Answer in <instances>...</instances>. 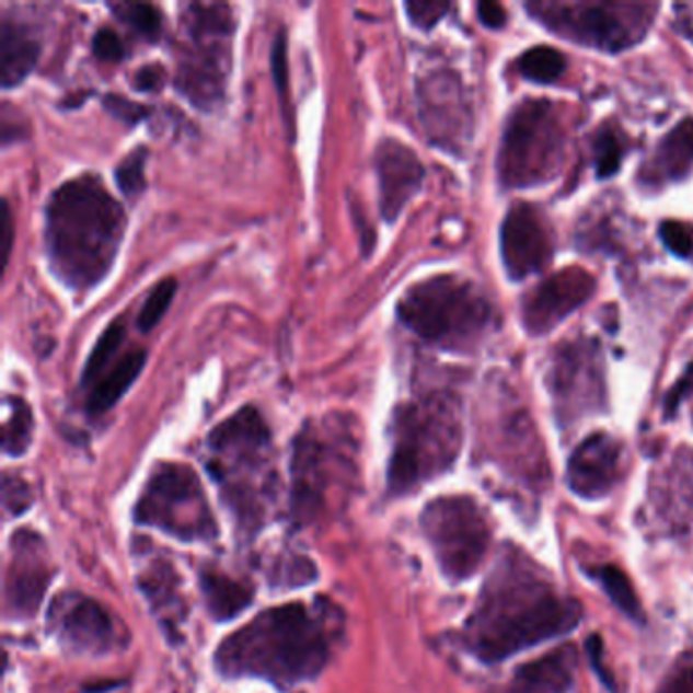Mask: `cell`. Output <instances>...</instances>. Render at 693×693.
<instances>
[{"label":"cell","mask_w":693,"mask_h":693,"mask_svg":"<svg viewBox=\"0 0 693 693\" xmlns=\"http://www.w3.org/2000/svg\"><path fill=\"white\" fill-rule=\"evenodd\" d=\"M342 635L340 609L332 602L285 604L224 638L213 666L224 678H258L289 690L322 673Z\"/></svg>","instance_id":"obj_1"},{"label":"cell","mask_w":693,"mask_h":693,"mask_svg":"<svg viewBox=\"0 0 693 693\" xmlns=\"http://www.w3.org/2000/svg\"><path fill=\"white\" fill-rule=\"evenodd\" d=\"M127 216L100 175L59 185L45 206V249L57 279L85 293L111 273Z\"/></svg>","instance_id":"obj_2"},{"label":"cell","mask_w":693,"mask_h":693,"mask_svg":"<svg viewBox=\"0 0 693 693\" xmlns=\"http://www.w3.org/2000/svg\"><path fill=\"white\" fill-rule=\"evenodd\" d=\"M580 614L578 602L557 594L529 564L509 559L482 592L466 626L467 645L482 661L495 663L541 640L566 635Z\"/></svg>","instance_id":"obj_3"},{"label":"cell","mask_w":693,"mask_h":693,"mask_svg":"<svg viewBox=\"0 0 693 693\" xmlns=\"http://www.w3.org/2000/svg\"><path fill=\"white\" fill-rule=\"evenodd\" d=\"M206 467L239 531L253 538L269 517L277 493L270 431L263 415L246 405L216 425L206 439Z\"/></svg>","instance_id":"obj_4"},{"label":"cell","mask_w":693,"mask_h":693,"mask_svg":"<svg viewBox=\"0 0 693 693\" xmlns=\"http://www.w3.org/2000/svg\"><path fill=\"white\" fill-rule=\"evenodd\" d=\"M389 493L405 495L452 466L460 441V417L450 396L427 395L403 403L393 415Z\"/></svg>","instance_id":"obj_5"},{"label":"cell","mask_w":693,"mask_h":693,"mask_svg":"<svg viewBox=\"0 0 693 693\" xmlns=\"http://www.w3.org/2000/svg\"><path fill=\"white\" fill-rule=\"evenodd\" d=\"M293 498L299 523H310L344 503L358 478V439L344 421L308 424L293 443Z\"/></svg>","instance_id":"obj_6"},{"label":"cell","mask_w":693,"mask_h":693,"mask_svg":"<svg viewBox=\"0 0 693 693\" xmlns=\"http://www.w3.org/2000/svg\"><path fill=\"white\" fill-rule=\"evenodd\" d=\"M396 317L421 340L446 350H467L490 324V305L481 291L453 275L409 287L396 303Z\"/></svg>","instance_id":"obj_7"},{"label":"cell","mask_w":693,"mask_h":693,"mask_svg":"<svg viewBox=\"0 0 693 693\" xmlns=\"http://www.w3.org/2000/svg\"><path fill=\"white\" fill-rule=\"evenodd\" d=\"M232 37V7L224 2H189L182 7L175 88L201 111H212L224 100Z\"/></svg>","instance_id":"obj_8"},{"label":"cell","mask_w":693,"mask_h":693,"mask_svg":"<svg viewBox=\"0 0 693 693\" xmlns=\"http://www.w3.org/2000/svg\"><path fill=\"white\" fill-rule=\"evenodd\" d=\"M135 519L185 543H210L218 538V523L204 486L185 464L165 462L153 470L135 507Z\"/></svg>","instance_id":"obj_9"},{"label":"cell","mask_w":693,"mask_h":693,"mask_svg":"<svg viewBox=\"0 0 693 693\" xmlns=\"http://www.w3.org/2000/svg\"><path fill=\"white\" fill-rule=\"evenodd\" d=\"M564 132L547 102H524L510 118L498 173L510 187L541 184L552 177L562 161Z\"/></svg>","instance_id":"obj_10"},{"label":"cell","mask_w":693,"mask_h":693,"mask_svg":"<svg viewBox=\"0 0 693 693\" xmlns=\"http://www.w3.org/2000/svg\"><path fill=\"white\" fill-rule=\"evenodd\" d=\"M425 538L450 580H467L490 545V527L481 507L467 496H443L421 515Z\"/></svg>","instance_id":"obj_11"},{"label":"cell","mask_w":693,"mask_h":693,"mask_svg":"<svg viewBox=\"0 0 693 693\" xmlns=\"http://www.w3.org/2000/svg\"><path fill=\"white\" fill-rule=\"evenodd\" d=\"M47 623L57 640L78 655L102 657L125 647L113 616L84 594L57 596Z\"/></svg>","instance_id":"obj_12"},{"label":"cell","mask_w":693,"mask_h":693,"mask_svg":"<svg viewBox=\"0 0 693 693\" xmlns=\"http://www.w3.org/2000/svg\"><path fill=\"white\" fill-rule=\"evenodd\" d=\"M637 4H552L543 7L547 23L571 31L576 39L602 49H621L637 42L645 31V9L628 14Z\"/></svg>","instance_id":"obj_13"},{"label":"cell","mask_w":693,"mask_h":693,"mask_svg":"<svg viewBox=\"0 0 693 693\" xmlns=\"http://www.w3.org/2000/svg\"><path fill=\"white\" fill-rule=\"evenodd\" d=\"M51 581V562L43 539L21 529L11 539V562L4 581L7 614L28 619L42 604L43 594Z\"/></svg>","instance_id":"obj_14"},{"label":"cell","mask_w":693,"mask_h":693,"mask_svg":"<svg viewBox=\"0 0 693 693\" xmlns=\"http://www.w3.org/2000/svg\"><path fill=\"white\" fill-rule=\"evenodd\" d=\"M503 258L512 279H524L547 267L553 244L541 213L527 204L510 210L503 224Z\"/></svg>","instance_id":"obj_15"},{"label":"cell","mask_w":693,"mask_h":693,"mask_svg":"<svg viewBox=\"0 0 693 693\" xmlns=\"http://www.w3.org/2000/svg\"><path fill=\"white\" fill-rule=\"evenodd\" d=\"M379 177V204L384 222H395L424 184L425 170L419 157L396 139H384L374 151Z\"/></svg>","instance_id":"obj_16"},{"label":"cell","mask_w":693,"mask_h":693,"mask_svg":"<svg viewBox=\"0 0 693 693\" xmlns=\"http://www.w3.org/2000/svg\"><path fill=\"white\" fill-rule=\"evenodd\" d=\"M594 279L586 270L569 269L539 285L524 303V324L531 332H547L567 313L592 296Z\"/></svg>","instance_id":"obj_17"},{"label":"cell","mask_w":693,"mask_h":693,"mask_svg":"<svg viewBox=\"0 0 693 693\" xmlns=\"http://www.w3.org/2000/svg\"><path fill=\"white\" fill-rule=\"evenodd\" d=\"M621 446L598 434L586 439L569 460V486L576 495L598 498L607 495L621 474Z\"/></svg>","instance_id":"obj_18"},{"label":"cell","mask_w":693,"mask_h":693,"mask_svg":"<svg viewBox=\"0 0 693 693\" xmlns=\"http://www.w3.org/2000/svg\"><path fill=\"white\" fill-rule=\"evenodd\" d=\"M42 45L33 28L9 14L0 16V82L2 88L21 84L35 68Z\"/></svg>","instance_id":"obj_19"},{"label":"cell","mask_w":693,"mask_h":693,"mask_svg":"<svg viewBox=\"0 0 693 693\" xmlns=\"http://www.w3.org/2000/svg\"><path fill=\"white\" fill-rule=\"evenodd\" d=\"M576 655L571 647H564L521 667L515 673L510 692L515 693H567L574 683Z\"/></svg>","instance_id":"obj_20"},{"label":"cell","mask_w":693,"mask_h":693,"mask_svg":"<svg viewBox=\"0 0 693 693\" xmlns=\"http://www.w3.org/2000/svg\"><path fill=\"white\" fill-rule=\"evenodd\" d=\"M141 588L149 598L151 609L159 614L161 624H165L168 633L182 624L185 616L184 598L180 594V578L173 567L163 559H157L153 566L147 567L141 576Z\"/></svg>","instance_id":"obj_21"},{"label":"cell","mask_w":693,"mask_h":693,"mask_svg":"<svg viewBox=\"0 0 693 693\" xmlns=\"http://www.w3.org/2000/svg\"><path fill=\"white\" fill-rule=\"evenodd\" d=\"M421 118L429 132H438V141H448L446 128L462 127V104L458 84L446 76L421 85Z\"/></svg>","instance_id":"obj_22"},{"label":"cell","mask_w":693,"mask_h":693,"mask_svg":"<svg viewBox=\"0 0 693 693\" xmlns=\"http://www.w3.org/2000/svg\"><path fill=\"white\" fill-rule=\"evenodd\" d=\"M199 581L206 607L216 621H232L253 602L251 586L230 578L216 567H204Z\"/></svg>","instance_id":"obj_23"},{"label":"cell","mask_w":693,"mask_h":693,"mask_svg":"<svg viewBox=\"0 0 693 693\" xmlns=\"http://www.w3.org/2000/svg\"><path fill=\"white\" fill-rule=\"evenodd\" d=\"M145 362H147V354L142 350L128 353L125 358H120L116 367L90 389V395L85 399V413L90 417H100L106 411L113 409L114 405L127 393L128 386L137 381Z\"/></svg>","instance_id":"obj_24"},{"label":"cell","mask_w":693,"mask_h":693,"mask_svg":"<svg viewBox=\"0 0 693 693\" xmlns=\"http://www.w3.org/2000/svg\"><path fill=\"white\" fill-rule=\"evenodd\" d=\"M693 163V120L685 118L678 127L659 142V149L652 157L647 170V180L666 182L681 180L690 173Z\"/></svg>","instance_id":"obj_25"},{"label":"cell","mask_w":693,"mask_h":693,"mask_svg":"<svg viewBox=\"0 0 693 693\" xmlns=\"http://www.w3.org/2000/svg\"><path fill=\"white\" fill-rule=\"evenodd\" d=\"M7 419L2 427V450L9 455H21L27 452L33 434V413L21 396H7Z\"/></svg>","instance_id":"obj_26"},{"label":"cell","mask_w":693,"mask_h":693,"mask_svg":"<svg viewBox=\"0 0 693 693\" xmlns=\"http://www.w3.org/2000/svg\"><path fill=\"white\" fill-rule=\"evenodd\" d=\"M123 340H125L123 320H116L113 324H108V327L100 334L99 340L88 354L84 368H82V384L84 386H94L104 377L102 374L104 368L108 367L111 358L120 348Z\"/></svg>","instance_id":"obj_27"},{"label":"cell","mask_w":693,"mask_h":693,"mask_svg":"<svg viewBox=\"0 0 693 693\" xmlns=\"http://www.w3.org/2000/svg\"><path fill=\"white\" fill-rule=\"evenodd\" d=\"M596 578L602 584V588L607 590L610 600L623 610L626 616H631L633 621L640 623L643 621V610L638 602L637 594L633 590V584L624 576L619 567L604 566L596 569Z\"/></svg>","instance_id":"obj_28"},{"label":"cell","mask_w":693,"mask_h":693,"mask_svg":"<svg viewBox=\"0 0 693 693\" xmlns=\"http://www.w3.org/2000/svg\"><path fill=\"white\" fill-rule=\"evenodd\" d=\"M564 66H566V59L553 47L529 49L519 59V71L523 73L524 78L539 82V84H550L553 80H557L564 71Z\"/></svg>","instance_id":"obj_29"},{"label":"cell","mask_w":693,"mask_h":693,"mask_svg":"<svg viewBox=\"0 0 693 693\" xmlns=\"http://www.w3.org/2000/svg\"><path fill=\"white\" fill-rule=\"evenodd\" d=\"M113 13L132 28L137 31L141 37L149 39V42H155L161 33V16L157 13L153 4H147V2H116L111 4Z\"/></svg>","instance_id":"obj_30"},{"label":"cell","mask_w":693,"mask_h":693,"mask_svg":"<svg viewBox=\"0 0 693 693\" xmlns=\"http://www.w3.org/2000/svg\"><path fill=\"white\" fill-rule=\"evenodd\" d=\"M624 157L623 137L614 128H602L596 135L594 159L596 171L600 177H610L621 170Z\"/></svg>","instance_id":"obj_31"},{"label":"cell","mask_w":693,"mask_h":693,"mask_svg":"<svg viewBox=\"0 0 693 693\" xmlns=\"http://www.w3.org/2000/svg\"><path fill=\"white\" fill-rule=\"evenodd\" d=\"M145 161H147V149L137 147L118 163V168L114 171L116 185L127 198L137 199L145 192Z\"/></svg>","instance_id":"obj_32"},{"label":"cell","mask_w":693,"mask_h":693,"mask_svg":"<svg viewBox=\"0 0 693 693\" xmlns=\"http://www.w3.org/2000/svg\"><path fill=\"white\" fill-rule=\"evenodd\" d=\"M175 291H177V281L171 279V277L159 281L149 291V298L145 301L141 313H139V320H137V326L141 327L142 332H151L159 324V320L170 310L171 301L175 298Z\"/></svg>","instance_id":"obj_33"},{"label":"cell","mask_w":693,"mask_h":693,"mask_svg":"<svg viewBox=\"0 0 693 693\" xmlns=\"http://www.w3.org/2000/svg\"><path fill=\"white\" fill-rule=\"evenodd\" d=\"M661 239L666 242L667 249L673 255L681 258H692L693 256V230L683 222H663L661 224Z\"/></svg>","instance_id":"obj_34"},{"label":"cell","mask_w":693,"mask_h":693,"mask_svg":"<svg viewBox=\"0 0 693 693\" xmlns=\"http://www.w3.org/2000/svg\"><path fill=\"white\" fill-rule=\"evenodd\" d=\"M448 9H450L448 2H415V0H411L405 4L411 23L417 28H424V31L436 27L441 21V16L448 13Z\"/></svg>","instance_id":"obj_35"},{"label":"cell","mask_w":693,"mask_h":693,"mask_svg":"<svg viewBox=\"0 0 693 693\" xmlns=\"http://www.w3.org/2000/svg\"><path fill=\"white\" fill-rule=\"evenodd\" d=\"M2 496H4V509L11 515H21L31 505V490L27 484L21 478H14L11 474H4Z\"/></svg>","instance_id":"obj_36"},{"label":"cell","mask_w":693,"mask_h":693,"mask_svg":"<svg viewBox=\"0 0 693 693\" xmlns=\"http://www.w3.org/2000/svg\"><path fill=\"white\" fill-rule=\"evenodd\" d=\"M92 49H94V56L102 61H120L125 57V45L113 28L108 27L96 31L92 39Z\"/></svg>","instance_id":"obj_37"},{"label":"cell","mask_w":693,"mask_h":693,"mask_svg":"<svg viewBox=\"0 0 693 693\" xmlns=\"http://www.w3.org/2000/svg\"><path fill=\"white\" fill-rule=\"evenodd\" d=\"M270 68H273L277 92L281 96V102H285L287 100L285 99V94H287V39H285V33H279L275 37L273 51H270Z\"/></svg>","instance_id":"obj_38"},{"label":"cell","mask_w":693,"mask_h":693,"mask_svg":"<svg viewBox=\"0 0 693 693\" xmlns=\"http://www.w3.org/2000/svg\"><path fill=\"white\" fill-rule=\"evenodd\" d=\"M14 224L13 212L7 199H2L0 206V261H2V270H7L9 258H11V249H13Z\"/></svg>","instance_id":"obj_39"},{"label":"cell","mask_w":693,"mask_h":693,"mask_svg":"<svg viewBox=\"0 0 693 693\" xmlns=\"http://www.w3.org/2000/svg\"><path fill=\"white\" fill-rule=\"evenodd\" d=\"M104 106H106L116 118L125 120L127 125H137L141 118H145V114H147V111L142 108L141 104H135V102H130V100L123 99V96H113V94H108V96L104 99Z\"/></svg>","instance_id":"obj_40"},{"label":"cell","mask_w":693,"mask_h":693,"mask_svg":"<svg viewBox=\"0 0 693 693\" xmlns=\"http://www.w3.org/2000/svg\"><path fill=\"white\" fill-rule=\"evenodd\" d=\"M659 693H693V667L685 666L669 673Z\"/></svg>","instance_id":"obj_41"},{"label":"cell","mask_w":693,"mask_h":693,"mask_svg":"<svg viewBox=\"0 0 693 693\" xmlns=\"http://www.w3.org/2000/svg\"><path fill=\"white\" fill-rule=\"evenodd\" d=\"M161 84H163V70L157 63L142 66L141 70L135 73V80H132V85L139 92H153L157 88H161Z\"/></svg>","instance_id":"obj_42"},{"label":"cell","mask_w":693,"mask_h":693,"mask_svg":"<svg viewBox=\"0 0 693 693\" xmlns=\"http://www.w3.org/2000/svg\"><path fill=\"white\" fill-rule=\"evenodd\" d=\"M478 16H481L482 23L488 28L505 27L507 23V13L500 4L496 2H481L478 4Z\"/></svg>","instance_id":"obj_43"},{"label":"cell","mask_w":693,"mask_h":693,"mask_svg":"<svg viewBox=\"0 0 693 693\" xmlns=\"http://www.w3.org/2000/svg\"><path fill=\"white\" fill-rule=\"evenodd\" d=\"M588 655H590V659H592V667H594L598 678L604 681L609 688L614 690L612 678H610L609 673L602 669V638L598 637V635L588 638Z\"/></svg>","instance_id":"obj_44"}]
</instances>
